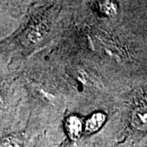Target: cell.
Returning a JSON list of instances; mask_svg holds the SVG:
<instances>
[{"label":"cell","instance_id":"cell-2","mask_svg":"<svg viewBox=\"0 0 147 147\" xmlns=\"http://www.w3.org/2000/svg\"><path fill=\"white\" fill-rule=\"evenodd\" d=\"M105 116L102 113H96L86 122L85 129L87 132L97 131L105 123Z\"/></svg>","mask_w":147,"mask_h":147},{"label":"cell","instance_id":"cell-1","mask_svg":"<svg viewBox=\"0 0 147 147\" xmlns=\"http://www.w3.org/2000/svg\"><path fill=\"white\" fill-rule=\"evenodd\" d=\"M82 122L76 116H70L67 119L65 127L69 136L73 140H77L82 133Z\"/></svg>","mask_w":147,"mask_h":147},{"label":"cell","instance_id":"cell-3","mask_svg":"<svg viewBox=\"0 0 147 147\" xmlns=\"http://www.w3.org/2000/svg\"><path fill=\"white\" fill-rule=\"evenodd\" d=\"M132 123L138 128L147 125V110L139 109L136 110L132 115Z\"/></svg>","mask_w":147,"mask_h":147},{"label":"cell","instance_id":"cell-4","mask_svg":"<svg viewBox=\"0 0 147 147\" xmlns=\"http://www.w3.org/2000/svg\"><path fill=\"white\" fill-rule=\"evenodd\" d=\"M100 11L108 16H115L117 13V5L115 2L111 1H103L99 3Z\"/></svg>","mask_w":147,"mask_h":147}]
</instances>
